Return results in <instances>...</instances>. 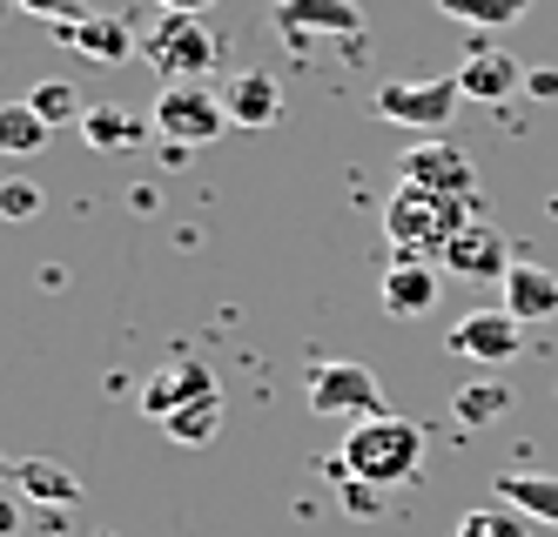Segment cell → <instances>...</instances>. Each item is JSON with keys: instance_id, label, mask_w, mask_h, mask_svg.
Here are the masks:
<instances>
[{"instance_id": "6da1fadb", "label": "cell", "mask_w": 558, "mask_h": 537, "mask_svg": "<svg viewBox=\"0 0 558 537\" xmlns=\"http://www.w3.org/2000/svg\"><path fill=\"white\" fill-rule=\"evenodd\" d=\"M424 464V430L411 417H364V424H350L343 430V457L337 471L356 477V484H371V490H397V484H411Z\"/></svg>"}, {"instance_id": "7a4b0ae2", "label": "cell", "mask_w": 558, "mask_h": 537, "mask_svg": "<svg viewBox=\"0 0 558 537\" xmlns=\"http://www.w3.org/2000/svg\"><path fill=\"white\" fill-rule=\"evenodd\" d=\"M464 222H471L464 202L430 195V188H411V182H397L390 209H384V235H390V249H397V256H417V263H445L451 235H458Z\"/></svg>"}, {"instance_id": "3957f363", "label": "cell", "mask_w": 558, "mask_h": 537, "mask_svg": "<svg viewBox=\"0 0 558 537\" xmlns=\"http://www.w3.org/2000/svg\"><path fill=\"white\" fill-rule=\"evenodd\" d=\"M142 48H148V68L162 81H209L216 61H222V40L203 14H162Z\"/></svg>"}, {"instance_id": "277c9868", "label": "cell", "mask_w": 558, "mask_h": 537, "mask_svg": "<svg viewBox=\"0 0 558 537\" xmlns=\"http://www.w3.org/2000/svg\"><path fill=\"white\" fill-rule=\"evenodd\" d=\"M155 135H162L169 148H203L229 129V108L222 95L209 88V81H162V101H155Z\"/></svg>"}, {"instance_id": "5b68a950", "label": "cell", "mask_w": 558, "mask_h": 537, "mask_svg": "<svg viewBox=\"0 0 558 537\" xmlns=\"http://www.w3.org/2000/svg\"><path fill=\"white\" fill-rule=\"evenodd\" d=\"M310 410L316 417H343V424L384 417V383L364 363H316L310 369Z\"/></svg>"}, {"instance_id": "8992f818", "label": "cell", "mask_w": 558, "mask_h": 537, "mask_svg": "<svg viewBox=\"0 0 558 537\" xmlns=\"http://www.w3.org/2000/svg\"><path fill=\"white\" fill-rule=\"evenodd\" d=\"M464 88L458 74H437V81H384L377 88V114L397 121V129H445V121L458 114Z\"/></svg>"}, {"instance_id": "52a82bcc", "label": "cell", "mask_w": 558, "mask_h": 537, "mask_svg": "<svg viewBox=\"0 0 558 537\" xmlns=\"http://www.w3.org/2000/svg\"><path fill=\"white\" fill-rule=\"evenodd\" d=\"M404 182L411 188H430V195H451V202H471L477 188V169H471V155L458 142H411L404 148Z\"/></svg>"}, {"instance_id": "ba28073f", "label": "cell", "mask_w": 558, "mask_h": 537, "mask_svg": "<svg viewBox=\"0 0 558 537\" xmlns=\"http://www.w3.org/2000/svg\"><path fill=\"white\" fill-rule=\"evenodd\" d=\"M445 343H451L458 356H471V363H492V369H498V363H511L518 350H525V322H518L505 303H498V309H471V316L451 322Z\"/></svg>"}, {"instance_id": "9c48e42d", "label": "cell", "mask_w": 558, "mask_h": 537, "mask_svg": "<svg viewBox=\"0 0 558 537\" xmlns=\"http://www.w3.org/2000/svg\"><path fill=\"white\" fill-rule=\"evenodd\" d=\"M203 396H222L216 390V377L203 363H169V369H155V377L142 383V417H155V424H169L175 410H189V403H203Z\"/></svg>"}, {"instance_id": "30bf717a", "label": "cell", "mask_w": 558, "mask_h": 537, "mask_svg": "<svg viewBox=\"0 0 558 537\" xmlns=\"http://www.w3.org/2000/svg\"><path fill=\"white\" fill-rule=\"evenodd\" d=\"M518 256H511V242L492 229V222H464L458 235H451V249H445V263H437V269H458V276H477V282H485V276H498L505 282V269H511Z\"/></svg>"}, {"instance_id": "8fae6325", "label": "cell", "mask_w": 558, "mask_h": 537, "mask_svg": "<svg viewBox=\"0 0 558 537\" xmlns=\"http://www.w3.org/2000/svg\"><path fill=\"white\" fill-rule=\"evenodd\" d=\"M458 88H464V101H511L518 88H525V68H518V54H505V48H471L464 54V68H458Z\"/></svg>"}, {"instance_id": "7c38bea8", "label": "cell", "mask_w": 558, "mask_h": 537, "mask_svg": "<svg viewBox=\"0 0 558 537\" xmlns=\"http://www.w3.org/2000/svg\"><path fill=\"white\" fill-rule=\"evenodd\" d=\"M222 108H229V129H276V121H283V88H276V74H263V68L229 74Z\"/></svg>"}, {"instance_id": "4fadbf2b", "label": "cell", "mask_w": 558, "mask_h": 537, "mask_svg": "<svg viewBox=\"0 0 558 537\" xmlns=\"http://www.w3.org/2000/svg\"><path fill=\"white\" fill-rule=\"evenodd\" d=\"M377 303L390 316H424L437 303V263H417V256H390L384 282H377Z\"/></svg>"}, {"instance_id": "5bb4252c", "label": "cell", "mask_w": 558, "mask_h": 537, "mask_svg": "<svg viewBox=\"0 0 558 537\" xmlns=\"http://www.w3.org/2000/svg\"><path fill=\"white\" fill-rule=\"evenodd\" d=\"M276 27L290 40H310V34H364V14L350 0H276Z\"/></svg>"}, {"instance_id": "9a60e30c", "label": "cell", "mask_w": 558, "mask_h": 537, "mask_svg": "<svg viewBox=\"0 0 558 537\" xmlns=\"http://www.w3.org/2000/svg\"><path fill=\"white\" fill-rule=\"evenodd\" d=\"M505 309H511L518 322L558 316V269H545V263H511V269H505Z\"/></svg>"}, {"instance_id": "2e32d148", "label": "cell", "mask_w": 558, "mask_h": 537, "mask_svg": "<svg viewBox=\"0 0 558 537\" xmlns=\"http://www.w3.org/2000/svg\"><path fill=\"white\" fill-rule=\"evenodd\" d=\"M61 40H74L88 61H101V68H114V61H129L135 54V27L122 21V14H82V21H68V27H54Z\"/></svg>"}, {"instance_id": "e0dca14e", "label": "cell", "mask_w": 558, "mask_h": 537, "mask_svg": "<svg viewBox=\"0 0 558 537\" xmlns=\"http://www.w3.org/2000/svg\"><path fill=\"white\" fill-rule=\"evenodd\" d=\"M148 129H155V121H142V108H122V101H95V108L82 114V135H88V148H101V155L142 148Z\"/></svg>"}, {"instance_id": "ac0fdd59", "label": "cell", "mask_w": 558, "mask_h": 537, "mask_svg": "<svg viewBox=\"0 0 558 537\" xmlns=\"http://www.w3.org/2000/svg\"><path fill=\"white\" fill-rule=\"evenodd\" d=\"M48 135H54V129L34 114L27 95H21V101H0V155H8V161H34V155L48 148Z\"/></svg>"}, {"instance_id": "d6986e66", "label": "cell", "mask_w": 558, "mask_h": 537, "mask_svg": "<svg viewBox=\"0 0 558 537\" xmlns=\"http://www.w3.org/2000/svg\"><path fill=\"white\" fill-rule=\"evenodd\" d=\"M498 498H505L511 511H525V517L558 524V477H538V471H505V477H498Z\"/></svg>"}, {"instance_id": "ffe728a7", "label": "cell", "mask_w": 558, "mask_h": 537, "mask_svg": "<svg viewBox=\"0 0 558 537\" xmlns=\"http://www.w3.org/2000/svg\"><path fill=\"white\" fill-rule=\"evenodd\" d=\"M14 484L27 490L34 504H74V498H82V484H74L61 464H21V471H14Z\"/></svg>"}, {"instance_id": "44dd1931", "label": "cell", "mask_w": 558, "mask_h": 537, "mask_svg": "<svg viewBox=\"0 0 558 537\" xmlns=\"http://www.w3.org/2000/svg\"><path fill=\"white\" fill-rule=\"evenodd\" d=\"M451 410H458L464 430H485V424H498L505 410H511V390H505V383H471V390H458Z\"/></svg>"}, {"instance_id": "7402d4cb", "label": "cell", "mask_w": 558, "mask_h": 537, "mask_svg": "<svg viewBox=\"0 0 558 537\" xmlns=\"http://www.w3.org/2000/svg\"><path fill=\"white\" fill-rule=\"evenodd\" d=\"M34 114H41L48 121V129H68V121H82L88 114V101L82 95H74V81H34Z\"/></svg>"}, {"instance_id": "603a6c76", "label": "cell", "mask_w": 558, "mask_h": 537, "mask_svg": "<svg viewBox=\"0 0 558 537\" xmlns=\"http://www.w3.org/2000/svg\"><path fill=\"white\" fill-rule=\"evenodd\" d=\"M451 21H471V27H511V21H525L532 0H437Z\"/></svg>"}, {"instance_id": "cb8c5ba5", "label": "cell", "mask_w": 558, "mask_h": 537, "mask_svg": "<svg viewBox=\"0 0 558 537\" xmlns=\"http://www.w3.org/2000/svg\"><path fill=\"white\" fill-rule=\"evenodd\" d=\"M216 424H222V396H203V403L175 410V417H169L162 430H169L175 443H189V450H195V443H209V437H216Z\"/></svg>"}, {"instance_id": "d4e9b609", "label": "cell", "mask_w": 558, "mask_h": 537, "mask_svg": "<svg viewBox=\"0 0 558 537\" xmlns=\"http://www.w3.org/2000/svg\"><path fill=\"white\" fill-rule=\"evenodd\" d=\"M458 537H532V530H525V511H511V504H477V511H464Z\"/></svg>"}, {"instance_id": "484cf974", "label": "cell", "mask_w": 558, "mask_h": 537, "mask_svg": "<svg viewBox=\"0 0 558 537\" xmlns=\"http://www.w3.org/2000/svg\"><path fill=\"white\" fill-rule=\"evenodd\" d=\"M41 216V188L34 182H0V222H27Z\"/></svg>"}, {"instance_id": "4316f807", "label": "cell", "mask_w": 558, "mask_h": 537, "mask_svg": "<svg viewBox=\"0 0 558 537\" xmlns=\"http://www.w3.org/2000/svg\"><path fill=\"white\" fill-rule=\"evenodd\" d=\"M21 8H27L34 21H54V27H68V21H82V14H88V0H21Z\"/></svg>"}, {"instance_id": "83f0119b", "label": "cell", "mask_w": 558, "mask_h": 537, "mask_svg": "<svg viewBox=\"0 0 558 537\" xmlns=\"http://www.w3.org/2000/svg\"><path fill=\"white\" fill-rule=\"evenodd\" d=\"M525 88L538 101H558V68H525Z\"/></svg>"}, {"instance_id": "f1b7e54d", "label": "cell", "mask_w": 558, "mask_h": 537, "mask_svg": "<svg viewBox=\"0 0 558 537\" xmlns=\"http://www.w3.org/2000/svg\"><path fill=\"white\" fill-rule=\"evenodd\" d=\"M343 504L350 511H377V498H371V490H356V477H343Z\"/></svg>"}, {"instance_id": "f546056e", "label": "cell", "mask_w": 558, "mask_h": 537, "mask_svg": "<svg viewBox=\"0 0 558 537\" xmlns=\"http://www.w3.org/2000/svg\"><path fill=\"white\" fill-rule=\"evenodd\" d=\"M155 8H162V14H209L216 0H155Z\"/></svg>"}, {"instance_id": "4dcf8cb0", "label": "cell", "mask_w": 558, "mask_h": 537, "mask_svg": "<svg viewBox=\"0 0 558 537\" xmlns=\"http://www.w3.org/2000/svg\"><path fill=\"white\" fill-rule=\"evenodd\" d=\"M21 530V504L14 498H0V537H14Z\"/></svg>"}]
</instances>
